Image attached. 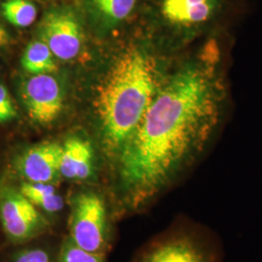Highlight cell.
<instances>
[{"label":"cell","instance_id":"6da1fadb","mask_svg":"<svg viewBox=\"0 0 262 262\" xmlns=\"http://www.w3.org/2000/svg\"><path fill=\"white\" fill-rule=\"evenodd\" d=\"M219 58L208 45L172 76L118 152L122 213L150 206L209 146L224 100Z\"/></svg>","mask_w":262,"mask_h":262},{"label":"cell","instance_id":"7a4b0ae2","mask_svg":"<svg viewBox=\"0 0 262 262\" xmlns=\"http://www.w3.org/2000/svg\"><path fill=\"white\" fill-rule=\"evenodd\" d=\"M156 93L155 67L145 53L130 51L115 62L95 102L105 146L113 154L118 155L136 129Z\"/></svg>","mask_w":262,"mask_h":262},{"label":"cell","instance_id":"3957f363","mask_svg":"<svg viewBox=\"0 0 262 262\" xmlns=\"http://www.w3.org/2000/svg\"><path fill=\"white\" fill-rule=\"evenodd\" d=\"M132 262H226L222 242L208 226L182 219L146 244Z\"/></svg>","mask_w":262,"mask_h":262},{"label":"cell","instance_id":"277c9868","mask_svg":"<svg viewBox=\"0 0 262 262\" xmlns=\"http://www.w3.org/2000/svg\"><path fill=\"white\" fill-rule=\"evenodd\" d=\"M69 238L81 249L102 254L108 241L107 208L94 191H83L72 198Z\"/></svg>","mask_w":262,"mask_h":262},{"label":"cell","instance_id":"5b68a950","mask_svg":"<svg viewBox=\"0 0 262 262\" xmlns=\"http://www.w3.org/2000/svg\"><path fill=\"white\" fill-rule=\"evenodd\" d=\"M0 222L11 242L25 243L46 233L51 223L19 189L0 187Z\"/></svg>","mask_w":262,"mask_h":262},{"label":"cell","instance_id":"8992f818","mask_svg":"<svg viewBox=\"0 0 262 262\" xmlns=\"http://www.w3.org/2000/svg\"><path fill=\"white\" fill-rule=\"evenodd\" d=\"M39 28L42 41L47 44L55 57L71 60L79 55L83 44V32L72 10H49Z\"/></svg>","mask_w":262,"mask_h":262},{"label":"cell","instance_id":"52a82bcc","mask_svg":"<svg viewBox=\"0 0 262 262\" xmlns=\"http://www.w3.org/2000/svg\"><path fill=\"white\" fill-rule=\"evenodd\" d=\"M225 0H160V16L169 25L189 30L212 27L222 16Z\"/></svg>","mask_w":262,"mask_h":262},{"label":"cell","instance_id":"ba28073f","mask_svg":"<svg viewBox=\"0 0 262 262\" xmlns=\"http://www.w3.org/2000/svg\"><path fill=\"white\" fill-rule=\"evenodd\" d=\"M23 99L34 122L49 124L62 111L63 94L56 78L50 74L33 75L23 85Z\"/></svg>","mask_w":262,"mask_h":262},{"label":"cell","instance_id":"9c48e42d","mask_svg":"<svg viewBox=\"0 0 262 262\" xmlns=\"http://www.w3.org/2000/svg\"><path fill=\"white\" fill-rule=\"evenodd\" d=\"M62 145L46 142L24 150L16 159L19 175L30 183L52 184L59 174Z\"/></svg>","mask_w":262,"mask_h":262},{"label":"cell","instance_id":"30bf717a","mask_svg":"<svg viewBox=\"0 0 262 262\" xmlns=\"http://www.w3.org/2000/svg\"><path fill=\"white\" fill-rule=\"evenodd\" d=\"M94 170V149L89 141L71 137L62 145L60 157V176L75 181L90 179Z\"/></svg>","mask_w":262,"mask_h":262},{"label":"cell","instance_id":"8fae6325","mask_svg":"<svg viewBox=\"0 0 262 262\" xmlns=\"http://www.w3.org/2000/svg\"><path fill=\"white\" fill-rule=\"evenodd\" d=\"M19 190L44 215H56L63 210V198L52 184L25 182Z\"/></svg>","mask_w":262,"mask_h":262},{"label":"cell","instance_id":"7c38bea8","mask_svg":"<svg viewBox=\"0 0 262 262\" xmlns=\"http://www.w3.org/2000/svg\"><path fill=\"white\" fill-rule=\"evenodd\" d=\"M54 55L42 40L33 41L26 48L21 56V66L30 74H52L57 70Z\"/></svg>","mask_w":262,"mask_h":262},{"label":"cell","instance_id":"4fadbf2b","mask_svg":"<svg viewBox=\"0 0 262 262\" xmlns=\"http://www.w3.org/2000/svg\"><path fill=\"white\" fill-rule=\"evenodd\" d=\"M90 11L105 25L113 26L126 19L137 0H85Z\"/></svg>","mask_w":262,"mask_h":262},{"label":"cell","instance_id":"5bb4252c","mask_svg":"<svg viewBox=\"0 0 262 262\" xmlns=\"http://www.w3.org/2000/svg\"><path fill=\"white\" fill-rule=\"evenodd\" d=\"M5 19L17 28H28L37 17L36 6L28 0H5L1 3Z\"/></svg>","mask_w":262,"mask_h":262},{"label":"cell","instance_id":"9a60e30c","mask_svg":"<svg viewBox=\"0 0 262 262\" xmlns=\"http://www.w3.org/2000/svg\"><path fill=\"white\" fill-rule=\"evenodd\" d=\"M58 262H103V258L102 254L81 249L68 237L61 247Z\"/></svg>","mask_w":262,"mask_h":262},{"label":"cell","instance_id":"2e32d148","mask_svg":"<svg viewBox=\"0 0 262 262\" xmlns=\"http://www.w3.org/2000/svg\"><path fill=\"white\" fill-rule=\"evenodd\" d=\"M16 116L17 111L8 90L3 84H0V122H9Z\"/></svg>","mask_w":262,"mask_h":262},{"label":"cell","instance_id":"e0dca14e","mask_svg":"<svg viewBox=\"0 0 262 262\" xmlns=\"http://www.w3.org/2000/svg\"><path fill=\"white\" fill-rule=\"evenodd\" d=\"M12 262H52V258L44 249L31 248L19 252Z\"/></svg>","mask_w":262,"mask_h":262},{"label":"cell","instance_id":"ac0fdd59","mask_svg":"<svg viewBox=\"0 0 262 262\" xmlns=\"http://www.w3.org/2000/svg\"><path fill=\"white\" fill-rule=\"evenodd\" d=\"M10 42L9 33L0 23V47L8 45Z\"/></svg>","mask_w":262,"mask_h":262}]
</instances>
